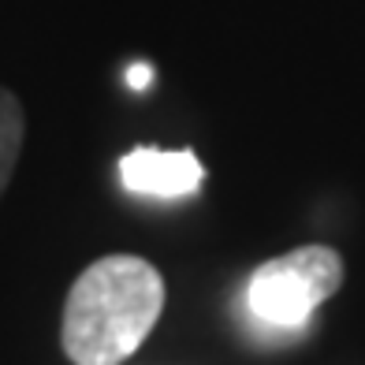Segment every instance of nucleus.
Here are the masks:
<instances>
[{"instance_id":"obj_1","label":"nucleus","mask_w":365,"mask_h":365,"mask_svg":"<svg viewBox=\"0 0 365 365\" xmlns=\"http://www.w3.org/2000/svg\"><path fill=\"white\" fill-rule=\"evenodd\" d=\"M164 276L138 254H108L82 272L63 302L60 346L71 365H123L164 313Z\"/></svg>"},{"instance_id":"obj_2","label":"nucleus","mask_w":365,"mask_h":365,"mask_svg":"<svg viewBox=\"0 0 365 365\" xmlns=\"http://www.w3.org/2000/svg\"><path fill=\"white\" fill-rule=\"evenodd\" d=\"M343 284V257L331 246L309 242L254 269L246 302L257 321L272 328H302L313 309Z\"/></svg>"},{"instance_id":"obj_3","label":"nucleus","mask_w":365,"mask_h":365,"mask_svg":"<svg viewBox=\"0 0 365 365\" xmlns=\"http://www.w3.org/2000/svg\"><path fill=\"white\" fill-rule=\"evenodd\" d=\"M120 179L130 194L145 197H182L194 194L205 179V168L194 149H157L138 145L120 160Z\"/></svg>"},{"instance_id":"obj_4","label":"nucleus","mask_w":365,"mask_h":365,"mask_svg":"<svg viewBox=\"0 0 365 365\" xmlns=\"http://www.w3.org/2000/svg\"><path fill=\"white\" fill-rule=\"evenodd\" d=\"M23 138H26L23 101L11 90L0 86V197H4L8 182L15 175V164H19V153H23Z\"/></svg>"},{"instance_id":"obj_5","label":"nucleus","mask_w":365,"mask_h":365,"mask_svg":"<svg viewBox=\"0 0 365 365\" xmlns=\"http://www.w3.org/2000/svg\"><path fill=\"white\" fill-rule=\"evenodd\" d=\"M149 82H153V71H149L145 63H135V68L127 71V86H130V90H145Z\"/></svg>"}]
</instances>
